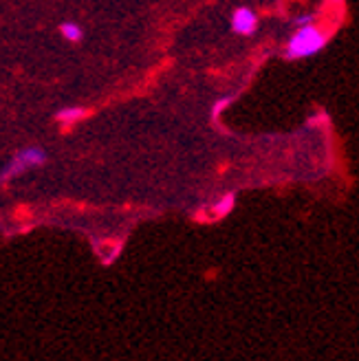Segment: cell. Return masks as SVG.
<instances>
[{
  "instance_id": "1",
  "label": "cell",
  "mask_w": 359,
  "mask_h": 361,
  "mask_svg": "<svg viewBox=\"0 0 359 361\" xmlns=\"http://www.w3.org/2000/svg\"><path fill=\"white\" fill-rule=\"evenodd\" d=\"M327 42H329L327 33H322L317 29V25L302 27L291 35L289 42H286L284 60L296 62V60H304V58H313L327 47Z\"/></svg>"
},
{
  "instance_id": "2",
  "label": "cell",
  "mask_w": 359,
  "mask_h": 361,
  "mask_svg": "<svg viewBox=\"0 0 359 361\" xmlns=\"http://www.w3.org/2000/svg\"><path fill=\"white\" fill-rule=\"evenodd\" d=\"M231 31L236 35H243V38H249L258 31V13L251 7H236L234 13H231Z\"/></svg>"
},
{
  "instance_id": "3",
  "label": "cell",
  "mask_w": 359,
  "mask_h": 361,
  "mask_svg": "<svg viewBox=\"0 0 359 361\" xmlns=\"http://www.w3.org/2000/svg\"><path fill=\"white\" fill-rule=\"evenodd\" d=\"M18 159H20V164L25 168H40L47 164V152L38 146H33V148H25L23 152H18L16 154Z\"/></svg>"
},
{
  "instance_id": "4",
  "label": "cell",
  "mask_w": 359,
  "mask_h": 361,
  "mask_svg": "<svg viewBox=\"0 0 359 361\" xmlns=\"http://www.w3.org/2000/svg\"><path fill=\"white\" fill-rule=\"evenodd\" d=\"M60 33L66 42H80L84 38V31L78 23H62L60 25Z\"/></svg>"
},
{
  "instance_id": "5",
  "label": "cell",
  "mask_w": 359,
  "mask_h": 361,
  "mask_svg": "<svg viewBox=\"0 0 359 361\" xmlns=\"http://www.w3.org/2000/svg\"><path fill=\"white\" fill-rule=\"evenodd\" d=\"M84 115H86L84 108H62V111L58 113V119L62 123H73V121L82 119Z\"/></svg>"
},
{
  "instance_id": "6",
  "label": "cell",
  "mask_w": 359,
  "mask_h": 361,
  "mask_svg": "<svg viewBox=\"0 0 359 361\" xmlns=\"http://www.w3.org/2000/svg\"><path fill=\"white\" fill-rule=\"evenodd\" d=\"M234 205H236V194H225L217 203V207H214V212H217L219 216H227L231 209H234Z\"/></svg>"
},
{
  "instance_id": "7",
  "label": "cell",
  "mask_w": 359,
  "mask_h": 361,
  "mask_svg": "<svg viewBox=\"0 0 359 361\" xmlns=\"http://www.w3.org/2000/svg\"><path fill=\"white\" fill-rule=\"evenodd\" d=\"M25 170H27V168L20 164V159L16 157V159H11V161H9V166H7L3 172H0V180H7V178H11V176H16V174L25 172Z\"/></svg>"
},
{
  "instance_id": "8",
  "label": "cell",
  "mask_w": 359,
  "mask_h": 361,
  "mask_svg": "<svg viewBox=\"0 0 359 361\" xmlns=\"http://www.w3.org/2000/svg\"><path fill=\"white\" fill-rule=\"evenodd\" d=\"M315 20H317V13H302V16L293 18V25H296L298 29H302V27H311V25H315Z\"/></svg>"
},
{
  "instance_id": "9",
  "label": "cell",
  "mask_w": 359,
  "mask_h": 361,
  "mask_svg": "<svg viewBox=\"0 0 359 361\" xmlns=\"http://www.w3.org/2000/svg\"><path fill=\"white\" fill-rule=\"evenodd\" d=\"M229 104H231V97H225V99H221V102L214 104V106H212V113H214V117L221 115V111H223V108H227Z\"/></svg>"
}]
</instances>
